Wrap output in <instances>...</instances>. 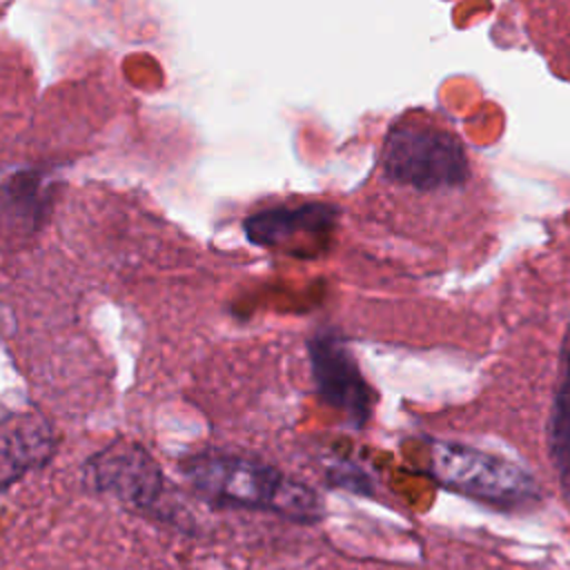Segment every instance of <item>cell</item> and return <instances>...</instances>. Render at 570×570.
Wrapping results in <instances>:
<instances>
[{
  "label": "cell",
  "mask_w": 570,
  "mask_h": 570,
  "mask_svg": "<svg viewBox=\"0 0 570 570\" xmlns=\"http://www.w3.org/2000/svg\"><path fill=\"white\" fill-rule=\"evenodd\" d=\"M330 479L334 485H343L352 492H370V479L350 463H336L334 470L330 472Z\"/></svg>",
  "instance_id": "10"
},
{
  "label": "cell",
  "mask_w": 570,
  "mask_h": 570,
  "mask_svg": "<svg viewBox=\"0 0 570 570\" xmlns=\"http://www.w3.org/2000/svg\"><path fill=\"white\" fill-rule=\"evenodd\" d=\"M383 178L416 194L461 189L470 180L463 142L448 129L419 120L390 127L381 151Z\"/></svg>",
  "instance_id": "2"
},
{
  "label": "cell",
  "mask_w": 570,
  "mask_h": 570,
  "mask_svg": "<svg viewBox=\"0 0 570 570\" xmlns=\"http://www.w3.org/2000/svg\"><path fill=\"white\" fill-rule=\"evenodd\" d=\"M85 483L118 501L167 517V481L151 454L136 443H111L85 463Z\"/></svg>",
  "instance_id": "5"
},
{
  "label": "cell",
  "mask_w": 570,
  "mask_h": 570,
  "mask_svg": "<svg viewBox=\"0 0 570 570\" xmlns=\"http://www.w3.org/2000/svg\"><path fill=\"white\" fill-rule=\"evenodd\" d=\"M307 354L318 399L327 407L341 412L350 425L363 428L372 419L374 392L343 338L321 330L307 341Z\"/></svg>",
  "instance_id": "6"
},
{
  "label": "cell",
  "mask_w": 570,
  "mask_h": 570,
  "mask_svg": "<svg viewBox=\"0 0 570 570\" xmlns=\"http://www.w3.org/2000/svg\"><path fill=\"white\" fill-rule=\"evenodd\" d=\"M546 445L557 479L570 497V318L561 338L559 379L546 423Z\"/></svg>",
  "instance_id": "8"
},
{
  "label": "cell",
  "mask_w": 570,
  "mask_h": 570,
  "mask_svg": "<svg viewBox=\"0 0 570 570\" xmlns=\"http://www.w3.org/2000/svg\"><path fill=\"white\" fill-rule=\"evenodd\" d=\"M180 470L187 483L216 505L265 510L305 523L323 514V503L309 485L252 456L198 452L185 459Z\"/></svg>",
  "instance_id": "1"
},
{
  "label": "cell",
  "mask_w": 570,
  "mask_h": 570,
  "mask_svg": "<svg viewBox=\"0 0 570 570\" xmlns=\"http://www.w3.org/2000/svg\"><path fill=\"white\" fill-rule=\"evenodd\" d=\"M47 176L36 169H20L4 183V209L18 223L29 227L38 225V218L47 212L51 191L47 187Z\"/></svg>",
  "instance_id": "9"
},
{
  "label": "cell",
  "mask_w": 570,
  "mask_h": 570,
  "mask_svg": "<svg viewBox=\"0 0 570 570\" xmlns=\"http://www.w3.org/2000/svg\"><path fill=\"white\" fill-rule=\"evenodd\" d=\"M338 207L323 200L276 205L243 220L245 238L258 247L296 258L321 256L334 236Z\"/></svg>",
  "instance_id": "4"
},
{
  "label": "cell",
  "mask_w": 570,
  "mask_h": 570,
  "mask_svg": "<svg viewBox=\"0 0 570 570\" xmlns=\"http://www.w3.org/2000/svg\"><path fill=\"white\" fill-rule=\"evenodd\" d=\"M428 472L448 490L497 508L525 505L539 497L523 468L461 443L432 441Z\"/></svg>",
  "instance_id": "3"
},
{
  "label": "cell",
  "mask_w": 570,
  "mask_h": 570,
  "mask_svg": "<svg viewBox=\"0 0 570 570\" xmlns=\"http://www.w3.org/2000/svg\"><path fill=\"white\" fill-rule=\"evenodd\" d=\"M56 450L53 428L38 412L4 414L2 419V490L27 472L42 468Z\"/></svg>",
  "instance_id": "7"
}]
</instances>
